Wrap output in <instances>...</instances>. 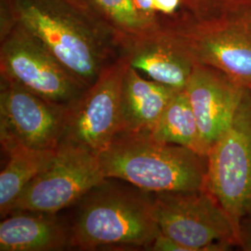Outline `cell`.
Here are the masks:
<instances>
[{
    "label": "cell",
    "mask_w": 251,
    "mask_h": 251,
    "mask_svg": "<svg viewBox=\"0 0 251 251\" xmlns=\"http://www.w3.org/2000/svg\"><path fill=\"white\" fill-rule=\"evenodd\" d=\"M182 1L183 0H153V6L158 16L161 14L167 17L172 16L177 11Z\"/></svg>",
    "instance_id": "obj_19"
},
{
    "label": "cell",
    "mask_w": 251,
    "mask_h": 251,
    "mask_svg": "<svg viewBox=\"0 0 251 251\" xmlns=\"http://www.w3.org/2000/svg\"><path fill=\"white\" fill-rule=\"evenodd\" d=\"M123 54L137 71L179 90L185 89L196 64L175 37L162 26L146 36L127 41Z\"/></svg>",
    "instance_id": "obj_12"
},
{
    "label": "cell",
    "mask_w": 251,
    "mask_h": 251,
    "mask_svg": "<svg viewBox=\"0 0 251 251\" xmlns=\"http://www.w3.org/2000/svg\"><path fill=\"white\" fill-rule=\"evenodd\" d=\"M86 6L127 41L146 36L161 27L160 23L148 20L137 8L133 0H82Z\"/></svg>",
    "instance_id": "obj_17"
},
{
    "label": "cell",
    "mask_w": 251,
    "mask_h": 251,
    "mask_svg": "<svg viewBox=\"0 0 251 251\" xmlns=\"http://www.w3.org/2000/svg\"><path fill=\"white\" fill-rule=\"evenodd\" d=\"M51 149L18 148L8 153L9 159L0 173V214L9 215L12 204L23 190L53 159Z\"/></svg>",
    "instance_id": "obj_15"
},
{
    "label": "cell",
    "mask_w": 251,
    "mask_h": 251,
    "mask_svg": "<svg viewBox=\"0 0 251 251\" xmlns=\"http://www.w3.org/2000/svg\"><path fill=\"white\" fill-rule=\"evenodd\" d=\"M106 180L81 198L70 225L73 248L151 251L160 228L150 193Z\"/></svg>",
    "instance_id": "obj_2"
},
{
    "label": "cell",
    "mask_w": 251,
    "mask_h": 251,
    "mask_svg": "<svg viewBox=\"0 0 251 251\" xmlns=\"http://www.w3.org/2000/svg\"><path fill=\"white\" fill-rule=\"evenodd\" d=\"M178 91L156 81L144 79L129 65L121 90L118 133H151Z\"/></svg>",
    "instance_id": "obj_14"
},
{
    "label": "cell",
    "mask_w": 251,
    "mask_h": 251,
    "mask_svg": "<svg viewBox=\"0 0 251 251\" xmlns=\"http://www.w3.org/2000/svg\"><path fill=\"white\" fill-rule=\"evenodd\" d=\"M151 134L157 141L184 146L207 157L185 90H179L175 94Z\"/></svg>",
    "instance_id": "obj_16"
},
{
    "label": "cell",
    "mask_w": 251,
    "mask_h": 251,
    "mask_svg": "<svg viewBox=\"0 0 251 251\" xmlns=\"http://www.w3.org/2000/svg\"><path fill=\"white\" fill-rule=\"evenodd\" d=\"M105 179L97 155L76 145L61 143L53 159L23 190L9 214L16 211L56 214L80 201Z\"/></svg>",
    "instance_id": "obj_6"
},
{
    "label": "cell",
    "mask_w": 251,
    "mask_h": 251,
    "mask_svg": "<svg viewBox=\"0 0 251 251\" xmlns=\"http://www.w3.org/2000/svg\"><path fill=\"white\" fill-rule=\"evenodd\" d=\"M137 8L144 14L148 20L153 23H160V17L157 15L154 6L153 0H133Z\"/></svg>",
    "instance_id": "obj_20"
},
{
    "label": "cell",
    "mask_w": 251,
    "mask_h": 251,
    "mask_svg": "<svg viewBox=\"0 0 251 251\" xmlns=\"http://www.w3.org/2000/svg\"><path fill=\"white\" fill-rule=\"evenodd\" d=\"M196 63L212 67L251 90V31L204 19L162 21Z\"/></svg>",
    "instance_id": "obj_10"
},
{
    "label": "cell",
    "mask_w": 251,
    "mask_h": 251,
    "mask_svg": "<svg viewBox=\"0 0 251 251\" xmlns=\"http://www.w3.org/2000/svg\"><path fill=\"white\" fill-rule=\"evenodd\" d=\"M1 78L0 142L3 152L18 148L51 149L61 144L66 105L44 99Z\"/></svg>",
    "instance_id": "obj_9"
},
{
    "label": "cell",
    "mask_w": 251,
    "mask_h": 251,
    "mask_svg": "<svg viewBox=\"0 0 251 251\" xmlns=\"http://www.w3.org/2000/svg\"><path fill=\"white\" fill-rule=\"evenodd\" d=\"M129 63L122 54L66 105L61 143L99 155L118 133L120 98Z\"/></svg>",
    "instance_id": "obj_7"
},
{
    "label": "cell",
    "mask_w": 251,
    "mask_h": 251,
    "mask_svg": "<svg viewBox=\"0 0 251 251\" xmlns=\"http://www.w3.org/2000/svg\"><path fill=\"white\" fill-rule=\"evenodd\" d=\"M98 158L106 179H123L150 194L206 187L207 157L150 132H119Z\"/></svg>",
    "instance_id": "obj_3"
},
{
    "label": "cell",
    "mask_w": 251,
    "mask_h": 251,
    "mask_svg": "<svg viewBox=\"0 0 251 251\" xmlns=\"http://www.w3.org/2000/svg\"><path fill=\"white\" fill-rule=\"evenodd\" d=\"M206 187L233 223L251 213V90L249 89L229 129L207 154Z\"/></svg>",
    "instance_id": "obj_5"
},
{
    "label": "cell",
    "mask_w": 251,
    "mask_h": 251,
    "mask_svg": "<svg viewBox=\"0 0 251 251\" xmlns=\"http://www.w3.org/2000/svg\"><path fill=\"white\" fill-rule=\"evenodd\" d=\"M0 41L2 78L64 105L86 89L37 37L18 24L14 23Z\"/></svg>",
    "instance_id": "obj_8"
},
{
    "label": "cell",
    "mask_w": 251,
    "mask_h": 251,
    "mask_svg": "<svg viewBox=\"0 0 251 251\" xmlns=\"http://www.w3.org/2000/svg\"><path fill=\"white\" fill-rule=\"evenodd\" d=\"M237 247L251 251V213L240 222L237 232Z\"/></svg>",
    "instance_id": "obj_18"
},
{
    "label": "cell",
    "mask_w": 251,
    "mask_h": 251,
    "mask_svg": "<svg viewBox=\"0 0 251 251\" xmlns=\"http://www.w3.org/2000/svg\"><path fill=\"white\" fill-rule=\"evenodd\" d=\"M152 195L160 232L184 251H223L237 246L231 219L206 187Z\"/></svg>",
    "instance_id": "obj_4"
},
{
    "label": "cell",
    "mask_w": 251,
    "mask_h": 251,
    "mask_svg": "<svg viewBox=\"0 0 251 251\" xmlns=\"http://www.w3.org/2000/svg\"><path fill=\"white\" fill-rule=\"evenodd\" d=\"M12 213L0 224V251H59L73 248L70 225L56 214Z\"/></svg>",
    "instance_id": "obj_13"
},
{
    "label": "cell",
    "mask_w": 251,
    "mask_h": 251,
    "mask_svg": "<svg viewBox=\"0 0 251 251\" xmlns=\"http://www.w3.org/2000/svg\"><path fill=\"white\" fill-rule=\"evenodd\" d=\"M13 23L37 37L89 87L122 54L124 40L82 0H1Z\"/></svg>",
    "instance_id": "obj_1"
},
{
    "label": "cell",
    "mask_w": 251,
    "mask_h": 251,
    "mask_svg": "<svg viewBox=\"0 0 251 251\" xmlns=\"http://www.w3.org/2000/svg\"><path fill=\"white\" fill-rule=\"evenodd\" d=\"M184 90L208 154L232 125L249 89L217 69L196 63Z\"/></svg>",
    "instance_id": "obj_11"
}]
</instances>
